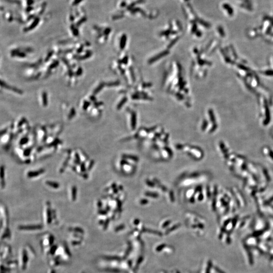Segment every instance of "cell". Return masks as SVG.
Returning <instances> with one entry per match:
<instances>
[{
    "instance_id": "obj_7",
    "label": "cell",
    "mask_w": 273,
    "mask_h": 273,
    "mask_svg": "<svg viewBox=\"0 0 273 273\" xmlns=\"http://www.w3.org/2000/svg\"><path fill=\"white\" fill-rule=\"evenodd\" d=\"M76 187H73L72 189V199L73 200L76 199Z\"/></svg>"
},
{
    "instance_id": "obj_11",
    "label": "cell",
    "mask_w": 273,
    "mask_h": 273,
    "mask_svg": "<svg viewBox=\"0 0 273 273\" xmlns=\"http://www.w3.org/2000/svg\"><path fill=\"white\" fill-rule=\"evenodd\" d=\"M218 32H220V35H223V36H224L225 35H224V32L223 30V29L222 28V27H219L218 28Z\"/></svg>"
},
{
    "instance_id": "obj_1",
    "label": "cell",
    "mask_w": 273,
    "mask_h": 273,
    "mask_svg": "<svg viewBox=\"0 0 273 273\" xmlns=\"http://www.w3.org/2000/svg\"><path fill=\"white\" fill-rule=\"evenodd\" d=\"M223 7L227 12L229 16H232L234 15V9L229 4L225 3L223 5Z\"/></svg>"
},
{
    "instance_id": "obj_12",
    "label": "cell",
    "mask_w": 273,
    "mask_h": 273,
    "mask_svg": "<svg viewBox=\"0 0 273 273\" xmlns=\"http://www.w3.org/2000/svg\"><path fill=\"white\" fill-rule=\"evenodd\" d=\"M264 73L267 75V76H273V71H266L264 72Z\"/></svg>"
},
{
    "instance_id": "obj_4",
    "label": "cell",
    "mask_w": 273,
    "mask_h": 273,
    "mask_svg": "<svg viewBox=\"0 0 273 273\" xmlns=\"http://www.w3.org/2000/svg\"><path fill=\"white\" fill-rule=\"evenodd\" d=\"M240 7L243 8V9H245V10L249 11H252V10H253L252 5L248 4L242 3L240 4Z\"/></svg>"
},
{
    "instance_id": "obj_14",
    "label": "cell",
    "mask_w": 273,
    "mask_h": 273,
    "mask_svg": "<svg viewBox=\"0 0 273 273\" xmlns=\"http://www.w3.org/2000/svg\"><path fill=\"white\" fill-rule=\"evenodd\" d=\"M270 156L273 159V152H272V151L270 152Z\"/></svg>"
},
{
    "instance_id": "obj_9",
    "label": "cell",
    "mask_w": 273,
    "mask_h": 273,
    "mask_svg": "<svg viewBox=\"0 0 273 273\" xmlns=\"http://www.w3.org/2000/svg\"><path fill=\"white\" fill-rule=\"evenodd\" d=\"M28 140L27 138H24V139H23L21 140V141H20V144H26V143H27V142H28Z\"/></svg>"
},
{
    "instance_id": "obj_8",
    "label": "cell",
    "mask_w": 273,
    "mask_h": 273,
    "mask_svg": "<svg viewBox=\"0 0 273 273\" xmlns=\"http://www.w3.org/2000/svg\"><path fill=\"white\" fill-rule=\"evenodd\" d=\"M125 37H123L122 38V41H121V48L122 49V48H124V46H125Z\"/></svg>"
},
{
    "instance_id": "obj_2",
    "label": "cell",
    "mask_w": 273,
    "mask_h": 273,
    "mask_svg": "<svg viewBox=\"0 0 273 273\" xmlns=\"http://www.w3.org/2000/svg\"><path fill=\"white\" fill-rule=\"evenodd\" d=\"M43 173H44V170L43 169H41V170L35 171H30L27 174V176L29 178H34V177L37 176L42 174Z\"/></svg>"
},
{
    "instance_id": "obj_5",
    "label": "cell",
    "mask_w": 273,
    "mask_h": 273,
    "mask_svg": "<svg viewBox=\"0 0 273 273\" xmlns=\"http://www.w3.org/2000/svg\"><path fill=\"white\" fill-rule=\"evenodd\" d=\"M5 176V167L4 166H1L0 167V178L2 180H4Z\"/></svg>"
},
{
    "instance_id": "obj_13",
    "label": "cell",
    "mask_w": 273,
    "mask_h": 273,
    "mask_svg": "<svg viewBox=\"0 0 273 273\" xmlns=\"http://www.w3.org/2000/svg\"><path fill=\"white\" fill-rule=\"evenodd\" d=\"M30 150H26L24 151V155H28L30 153Z\"/></svg>"
},
{
    "instance_id": "obj_10",
    "label": "cell",
    "mask_w": 273,
    "mask_h": 273,
    "mask_svg": "<svg viewBox=\"0 0 273 273\" xmlns=\"http://www.w3.org/2000/svg\"><path fill=\"white\" fill-rule=\"evenodd\" d=\"M239 1L243 2V3L248 4L252 5V2L251 0H239Z\"/></svg>"
},
{
    "instance_id": "obj_3",
    "label": "cell",
    "mask_w": 273,
    "mask_h": 273,
    "mask_svg": "<svg viewBox=\"0 0 273 273\" xmlns=\"http://www.w3.org/2000/svg\"><path fill=\"white\" fill-rule=\"evenodd\" d=\"M40 227L39 225H31V226H21L20 227L19 229L21 230H35V229H39Z\"/></svg>"
},
{
    "instance_id": "obj_6",
    "label": "cell",
    "mask_w": 273,
    "mask_h": 273,
    "mask_svg": "<svg viewBox=\"0 0 273 273\" xmlns=\"http://www.w3.org/2000/svg\"><path fill=\"white\" fill-rule=\"evenodd\" d=\"M47 185L50 186V187H53L54 188L57 189L59 187V185H58V183H55V182H47Z\"/></svg>"
}]
</instances>
